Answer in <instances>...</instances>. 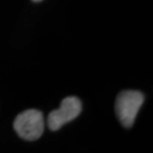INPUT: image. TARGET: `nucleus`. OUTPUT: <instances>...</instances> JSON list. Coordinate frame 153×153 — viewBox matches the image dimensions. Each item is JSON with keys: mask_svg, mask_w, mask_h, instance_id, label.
Masks as SVG:
<instances>
[{"mask_svg": "<svg viewBox=\"0 0 153 153\" xmlns=\"http://www.w3.org/2000/svg\"><path fill=\"white\" fill-rule=\"evenodd\" d=\"M144 102V97L137 91H124L118 94L115 102L116 115L124 127H131Z\"/></svg>", "mask_w": 153, "mask_h": 153, "instance_id": "1", "label": "nucleus"}, {"mask_svg": "<svg viewBox=\"0 0 153 153\" xmlns=\"http://www.w3.org/2000/svg\"><path fill=\"white\" fill-rule=\"evenodd\" d=\"M13 126L21 138L33 141L40 138L44 132V117L41 111L27 109L17 116Z\"/></svg>", "mask_w": 153, "mask_h": 153, "instance_id": "2", "label": "nucleus"}, {"mask_svg": "<svg viewBox=\"0 0 153 153\" xmlns=\"http://www.w3.org/2000/svg\"><path fill=\"white\" fill-rule=\"evenodd\" d=\"M82 111V102L78 97H68L61 102V106L48 116V126L51 130L60 129L67 122L75 119Z\"/></svg>", "mask_w": 153, "mask_h": 153, "instance_id": "3", "label": "nucleus"}, {"mask_svg": "<svg viewBox=\"0 0 153 153\" xmlns=\"http://www.w3.org/2000/svg\"><path fill=\"white\" fill-rule=\"evenodd\" d=\"M33 1H35V2H39V1H42V0H33Z\"/></svg>", "mask_w": 153, "mask_h": 153, "instance_id": "4", "label": "nucleus"}]
</instances>
